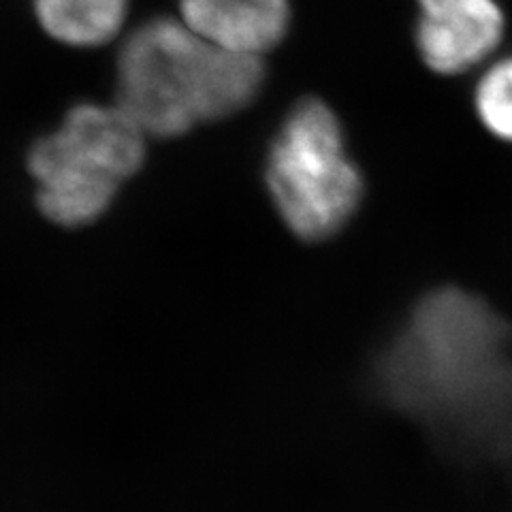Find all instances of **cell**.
<instances>
[{
    "mask_svg": "<svg viewBox=\"0 0 512 512\" xmlns=\"http://www.w3.org/2000/svg\"><path fill=\"white\" fill-rule=\"evenodd\" d=\"M474 107L493 137L512 143V56L495 62L478 79Z\"/></svg>",
    "mask_w": 512,
    "mask_h": 512,
    "instance_id": "ba28073f",
    "label": "cell"
},
{
    "mask_svg": "<svg viewBox=\"0 0 512 512\" xmlns=\"http://www.w3.org/2000/svg\"><path fill=\"white\" fill-rule=\"evenodd\" d=\"M35 9L47 35L86 47L116 37L124 22L126 0H35Z\"/></svg>",
    "mask_w": 512,
    "mask_h": 512,
    "instance_id": "52a82bcc",
    "label": "cell"
},
{
    "mask_svg": "<svg viewBox=\"0 0 512 512\" xmlns=\"http://www.w3.org/2000/svg\"><path fill=\"white\" fill-rule=\"evenodd\" d=\"M498 0H419L416 47L427 67L459 75L487 60L504 39Z\"/></svg>",
    "mask_w": 512,
    "mask_h": 512,
    "instance_id": "5b68a950",
    "label": "cell"
},
{
    "mask_svg": "<svg viewBox=\"0 0 512 512\" xmlns=\"http://www.w3.org/2000/svg\"><path fill=\"white\" fill-rule=\"evenodd\" d=\"M265 178L278 214L303 242L338 235L363 199L361 171L348 158L340 120L318 99L301 101L284 120Z\"/></svg>",
    "mask_w": 512,
    "mask_h": 512,
    "instance_id": "277c9868",
    "label": "cell"
},
{
    "mask_svg": "<svg viewBox=\"0 0 512 512\" xmlns=\"http://www.w3.org/2000/svg\"><path fill=\"white\" fill-rule=\"evenodd\" d=\"M263 75L256 56L222 50L173 20H154L122 47L118 109L146 137H180L244 109Z\"/></svg>",
    "mask_w": 512,
    "mask_h": 512,
    "instance_id": "7a4b0ae2",
    "label": "cell"
},
{
    "mask_svg": "<svg viewBox=\"0 0 512 512\" xmlns=\"http://www.w3.org/2000/svg\"><path fill=\"white\" fill-rule=\"evenodd\" d=\"M188 28L222 50L256 56L286 35V0H182Z\"/></svg>",
    "mask_w": 512,
    "mask_h": 512,
    "instance_id": "8992f818",
    "label": "cell"
},
{
    "mask_svg": "<svg viewBox=\"0 0 512 512\" xmlns=\"http://www.w3.org/2000/svg\"><path fill=\"white\" fill-rule=\"evenodd\" d=\"M143 158L146 135L118 107L77 105L28 154L39 210L69 229L99 220Z\"/></svg>",
    "mask_w": 512,
    "mask_h": 512,
    "instance_id": "3957f363",
    "label": "cell"
},
{
    "mask_svg": "<svg viewBox=\"0 0 512 512\" xmlns=\"http://www.w3.org/2000/svg\"><path fill=\"white\" fill-rule=\"evenodd\" d=\"M512 333L463 288L427 293L374 370L376 393L457 451L512 457Z\"/></svg>",
    "mask_w": 512,
    "mask_h": 512,
    "instance_id": "6da1fadb",
    "label": "cell"
}]
</instances>
